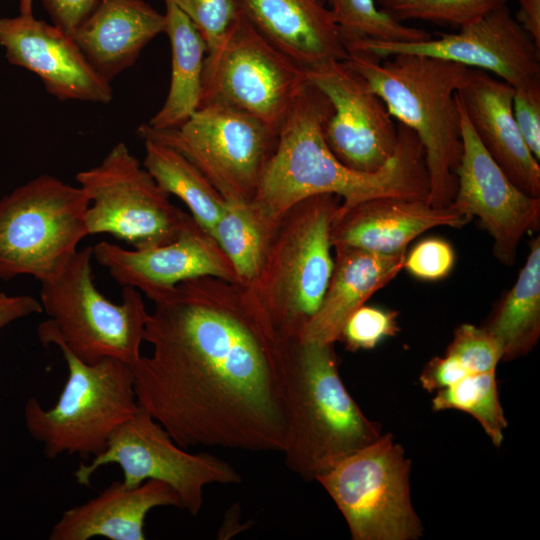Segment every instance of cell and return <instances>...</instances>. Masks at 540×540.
I'll list each match as a JSON object with an SVG mask.
<instances>
[{"label": "cell", "instance_id": "6da1fadb", "mask_svg": "<svg viewBox=\"0 0 540 540\" xmlns=\"http://www.w3.org/2000/svg\"><path fill=\"white\" fill-rule=\"evenodd\" d=\"M153 304L152 353L131 365L138 405L183 448L282 452L287 338L253 290L203 276Z\"/></svg>", "mask_w": 540, "mask_h": 540}, {"label": "cell", "instance_id": "7a4b0ae2", "mask_svg": "<svg viewBox=\"0 0 540 540\" xmlns=\"http://www.w3.org/2000/svg\"><path fill=\"white\" fill-rule=\"evenodd\" d=\"M332 107L310 83L302 88L278 136L276 150L251 204L273 226L299 201L334 194L341 208L381 198H428L429 180L423 147L416 134L398 123V146L376 172L344 165L330 150L323 125Z\"/></svg>", "mask_w": 540, "mask_h": 540}, {"label": "cell", "instance_id": "3957f363", "mask_svg": "<svg viewBox=\"0 0 540 540\" xmlns=\"http://www.w3.org/2000/svg\"><path fill=\"white\" fill-rule=\"evenodd\" d=\"M285 465L307 481L377 440L379 426L345 388L334 344L288 337L283 363Z\"/></svg>", "mask_w": 540, "mask_h": 540}, {"label": "cell", "instance_id": "277c9868", "mask_svg": "<svg viewBox=\"0 0 540 540\" xmlns=\"http://www.w3.org/2000/svg\"><path fill=\"white\" fill-rule=\"evenodd\" d=\"M345 63L367 81L391 116L418 137L429 180L427 202L450 206L462 154L456 92L467 67L422 55L379 59L363 52H350Z\"/></svg>", "mask_w": 540, "mask_h": 540}, {"label": "cell", "instance_id": "5b68a950", "mask_svg": "<svg viewBox=\"0 0 540 540\" xmlns=\"http://www.w3.org/2000/svg\"><path fill=\"white\" fill-rule=\"evenodd\" d=\"M93 247L76 253L40 281V302L49 317L37 333L44 346L62 345L85 363L116 358L130 365L141 357L149 316L142 294L123 287L120 303L98 291L91 266Z\"/></svg>", "mask_w": 540, "mask_h": 540}, {"label": "cell", "instance_id": "8992f818", "mask_svg": "<svg viewBox=\"0 0 540 540\" xmlns=\"http://www.w3.org/2000/svg\"><path fill=\"white\" fill-rule=\"evenodd\" d=\"M340 204L337 195L319 194L290 208L248 285L281 336L298 337L321 304L334 267L331 226Z\"/></svg>", "mask_w": 540, "mask_h": 540}, {"label": "cell", "instance_id": "52a82bcc", "mask_svg": "<svg viewBox=\"0 0 540 540\" xmlns=\"http://www.w3.org/2000/svg\"><path fill=\"white\" fill-rule=\"evenodd\" d=\"M57 347L67 364L66 382L49 409L35 397L26 401V429L42 445L47 458L62 454L95 457L139 407L131 365L116 358L89 364L66 347Z\"/></svg>", "mask_w": 540, "mask_h": 540}, {"label": "cell", "instance_id": "ba28073f", "mask_svg": "<svg viewBox=\"0 0 540 540\" xmlns=\"http://www.w3.org/2000/svg\"><path fill=\"white\" fill-rule=\"evenodd\" d=\"M89 198L80 187L42 174L0 200V279L59 270L88 236Z\"/></svg>", "mask_w": 540, "mask_h": 540}, {"label": "cell", "instance_id": "9c48e42d", "mask_svg": "<svg viewBox=\"0 0 540 540\" xmlns=\"http://www.w3.org/2000/svg\"><path fill=\"white\" fill-rule=\"evenodd\" d=\"M138 134L176 150L226 201L242 203L253 201L279 136L260 120L218 104L199 107L177 127L154 129L144 123Z\"/></svg>", "mask_w": 540, "mask_h": 540}, {"label": "cell", "instance_id": "30bf717a", "mask_svg": "<svg viewBox=\"0 0 540 540\" xmlns=\"http://www.w3.org/2000/svg\"><path fill=\"white\" fill-rule=\"evenodd\" d=\"M306 83L305 71L241 13L221 43L206 53L199 107L227 106L279 133Z\"/></svg>", "mask_w": 540, "mask_h": 540}, {"label": "cell", "instance_id": "8fae6325", "mask_svg": "<svg viewBox=\"0 0 540 540\" xmlns=\"http://www.w3.org/2000/svg\"><path fill=\"white\" fill-rule=\"evenodd\" d=\"M410 461L391 434L353 452L316 480L344 516L354 540L422 535L409 487Z\"/></svg>", "mask_w": 540, "mask_h": 540}, {"label": "cell", "instance_id": "7c38bea8", "mask_svg": "<svg viewBox=\"0 0 540 540\" xmlns=\"http://www.w3.org/2000/svg\"><path fill=\"white\" fill-rule=\"evenodd\" d=\"M75 177L90 200L85 214L88 235L106 233L132 249H148L174 241L193 220L170 201V194L124 142L99 165Z\"/></svg>", "mask_w": 540, "mask_h": 540}, {"label": "cell", "instance_id": "4fadbf2b", "mask_svg": "<svg viewBox=\"0 0 540 540\" xmlns=\"http://www.w3.org/2000/svg\"><path fill=\"white\" fill-rule=\"evenodd\" d=\"M110 464L121 468L122 482L128 488L147 480L168 484L179 495L182 509L192 516L202 508L205 486L242 481L240 473L225 460L206 452L190 453L179 446L140 406L111 434L100 454L78 466L73 473L75 481L89 487L95 472Z\"/></svg>", "mask_w": 540, "mask_h": 540}, {"label": "cell", "instance_id": "5bb4252c", "mask_svg": "<svg viewBox=\"0 0 540 540\" xmlns=\"http://www.w3.org/2000/svg\"><path fill=\"white\" fill-rule=\"evenodd\" d=\"M348 52H363L379 59L415 54L486 71L516 88L540 84V47L504 5L457 33L437 39L395 42L373 39L345 41Z\"/></svg>", "mask_w": 540, "mask_h": 540}, {"label": "cell", "instance_id": "9a60e30c", "mask_svg": "<svg viewBox=\"0 0 540 540\" xmlns=\"http://www.w3.org/2000/svg\"><path fill=\"white\" fill-rule=\"evenodd\" d=\"M305 73L331 104L323 136L333 154L356 171L381 169L398 146V127L383 100L345 61Z\"/></svg>", "mask_w": 540, "mask_h": 540}, {"label": "cell", "instance_id": "2e32d148", "mask_svg": "<svg viewBox=\"0 0 540 540\" xmlns=\"http://www.w3.org/2000/svg\"><path fill=\"white\" fill-rule=\"evenodd\" d=\"M457 102L462 154L450 206L471 219L477 217L493 239L495 257L513 265L521 239L539 226L540 197L528 195L509 179L484 148Z\"/></svg>", "mask_w": 540, "mask_h": 540}, {"label": "cell", "instance_id": "e0dca14e", "mask_svg": "<svg viewBox=\"0 0 540 540\" xmlns=\"http://www.w3.org/2000/svg\"><path fill=\"white\" fill-rule=\"evenodd\" d=\"M93 257L118 284L143 292L151 301L177 284L198 277L238 282L229 258L216 239L194 219L168 244L126 249L101 241L93 246Z\"/></svg>", "mask_w": 540, "mask_h": 540}, {"label": "cell", "instance_id": "ac0fdd59", "mask_svg": "<svg viewBox=\"0 0 540 540\" xmlns=\"http://www.w3.org/2000/svg\"><path fill=\"white\" fill-rule=\"evenodd\" d=\"M0 45L7 60L35 73L48 93L61 101L109 103L110 82L89 63L74 39L54 24L37 19L31 6L15 17H0Z\"/></svg>", "mask_w": 540, "mask_h": 540}, {"label": "cell", "instance_id": "d6986e66", "mask_svg": "<svg viewBox=\"0 0 540 540\" xmlns=\"http://www.w3.org/2000/svg\"><path fill=\"white\" fill-rule=\"evenodd\" d=\"M514 87L494 75L467 68L456 96L475 134L509 179L540 196V166L526 145L513 113Z\"/></svg>", "mask_w": 540, "mask_h": 540}, {"label": "cell", "instance_id": "ffe728a7", "mask_svg": "<svg viewBox=\"0 0 540 540\" xmlns=\"http://www.w3.org/2000/svg\"><path fill=\"white\" fill-rule=\"evenodd\" d=\"M471 218L451 206L426 200L381 197L349 208L339 206L331 226V244L392 254L435 227L461 228Z\"/></svg>", "mask_w": 540, "mask_h": 540}, {"label": "cell", "instance_id": "44dd1931", "mask_svg": "<svg viewBox=\"0 0 540 540\" xmlns=\"http://www.w3.org/2000/svg\"><path fill=\"white\" fill-rule=\"evenodd\" d=\"M242 15L305 72L349 57L326 0H235Z\"/></svg>", "mask_w": 540, "mask_h": 540}, {"label": "cell", "instance_id": "7402d4cb", "mask_svg": "<svg viewBox=\"0 0 540 540\" xmlns=\"http://www.w3.org/2000/svg\"><path fill=\"white\" fill-rule=\"evenodd\" d=\"M182 508L177 492L158 480H147L128 488L113 481L98 495L65 510L52 525L50 540H144V523L156 507Z\"/></svg>", "mask_w": 540, "mask_h": 540}, {"label": "cell", "instance_id": "603a6c76", "mask_svg": "<svg viewBox=\"0 0 540 540\" xmlns=\"http://www.w3.org/2000/svg\"><path fill=\"white\" fill-rule=\"evenodd\" d=\"M336 257L321 304L305 323L298 338L305 342L334 344L349 316L401 270L407 251L392 254L350 246H334Z\"/></svg>", "mask_w": 540, "mask_h": 540}, {"label": "cell", "instance_id": "cb8c5ba5", "mask_svg": "<svg viewBox=\"0 0 540 540\" xmlns=\"http://www.w3.org/2000/svg\"><path fill=\"white\" fill-rule=\"evenodd\" d=\"M165 23V15L144 0H101L73 39L93 68L110 82L164 33Z\"/></svg>", "mask_w": 540, "mask_h": 540}, {"label": "cell", "instance_id": "d4e9b609", "mask_svg": "<svg viewBox=\"0 0 540 540\" xmlns=\"http://www.w3.org/2000/svg\"><path fill=\"white\" fill-rule=\"evenodd\" d=\"M165 31L171 46V79L161 109L147 123L154 129L177 127L199 108L206 43L190 19L165 2Z\"/></svg>", "mask_w": 540, "mask_h": 540}, {"label": "cell", "instance_id": "484cf974", "mask_svg": "<svg viewBox=\"0 0 540 540\" xmlns=\"http://www.w3.org/2000/svg\"><path fill=\"white\" fill-rule=\"evenodd\" d=\"M484 328L510 361L529 353L540 336V237L529 244L526 261L512 288L498 301Z\"/></svg>", "mask_w": 540, "mask_h": 540}, {"label": "cell", "instance_id": "4316f807", "mask_svg": "<svg viewBox=\"0 0 540 540\" xmlns=\"http://www.w3.org/2000/svg\"><path fill=\"white\" fill-rule=\"evenodd\" d=\"M143 166L170 195L189 208L190 215L212 235L226 200L209 180L182 154L152 140H144Z\"/></svg>", "mask_w": 540, "mask_h": 540}, {"label": "cell", "instance_id": "83f0119b", "mask_svg": "<svg viewBox=\"0 0 540 540\" xmlns=\"http://www.w3.org/2000/svg\"><path fill=\"white\" fill-rule=\"evenodd\" d=\"M277 226L251 203L226 201L212 236L229 258L239 283L250 285L255 281Z\"/></svg>", "mask_w": 540, "mask_h": 540}, {"label": "cell", "instance_id": "f1b7e54d", "mask_svg": "<svg viewBox=\"0 0 540 540\" xmlns=\"http://www.w3.org/2000/svg\"><path fill=\"white\" fill-rule=\"evenodd\" d=\"M432 408L464 411L480 423L494 445L499 446L503 441L507 421L499 401L496 370L468 374L437 390Z\"/></svg>", "mask_w": 540, "mask_h": 540}, {"label": "cell", "instance_id": "f546056e", "mask_svg": "<svg viewBox=\"0 0 540 540\" xmlns=\"http://www.w3.org/2000/svg\"><path fill=\"white\" fill-rule=\"evenodd\" d=\"M345 41L373 39L419 42L431 38L425 30L409 27L377 7L375 0H326Z\"/></svg>", "mask_w": 540, "mask_h": 540}, {"label": "cell", "instance_id": "4dcf8cb0", "mask_svg": "<svg viewBox=\"0 0 540 540\" xmlns=\"http://www.w3.org/2000/svg\"><path fill=\"white\" fill-rule=\"evenodd\" d=\"M398 22L422 20L458 28L475 22L508 0H375Z\"/></svg>", "mask_w": 540, "mask_h": 540}, {"label": "cell", "instance_id": "1f68e13d", "mask_svg": "<svg viewBox=\"0 0 540 540\" xmlns=\"http://www.w3.org/2000/svg\"><path fill=\"white\" fill-rule=\"evenodd\" d=\"M178 7L203 37L207 52L216 48L238 21L235 0H164Z\"/></svg>", "mask_w": 540, "mask_h": 540}, {"label": "cell", "instance_id": "d6a6232c", "mask_svg": "<svg viewBox=\"0 0 540 540\" xmlns=\"http://www.w3.org/2000/svg\"><path fill=\"white\" fill-rule=\"evenodd\" d=\"M396 318L397 312L364 304L346 320L339 340L349 351L372 349L399 331Z\"/></svg>", "mask_w": 540, "mask_h": 540}, {"label": "cell", "instance_id": "836d02e7", "mask_svg": "<svg viewBox=\"0 0 540 540\" xmlns=\"http://www.w3.org/2000/svg\"><path fill=\"white\" fill-rule=\"evenodd\" d=\"M474 372L496 370L501 350L494 337L484 328L472 324L460 325L446 353Z\"/></svg>", "mask_w": 540, "mask_h": 540}, {"label": "cell", "instance_id": "e575fe53", "mask_svg": "<svg viewBox=\"0 0 540 540\" xmlns=\"http://www.w3.org/2000/svg\"><path fill=\"white\" fill-rule=\"evenodd\" d=\"M455 251L445 239L431 237L418 242L405 256L403 269L424 281L447 277L455 265Z\"/></svg>", "mask_w": 540, "mask_h": 540}, {"label": "cell", "instance_id": "d590c367", "mask_svg": "<svg viewBox=\"0 0 540 540\" xmlns=\"http://www.w3.org/2000/svg\"><path fill=\"white\" fill-rule=\"evenodd\" d=\"M515 89V88H514ZM513 113L520 133L535 158L540 159V84L516 88Z\"/></svg>", "mask_w": 540, "mask_h": 540}, {"label": "cell", "instance_id": "8d00e7d4", "mask_svg": "<svg viewBox=\"0 0 540 540\" xmlns=\"http://www.w3.org/2000/svg\"><path fill=\"white\" fill-rule=\"evenodd\" d=\"M31 1V0H27ZM53 24L72 37L101 0H42Z\"/></svg>", "mask_w": 540, "mask_h": 540}, {"label": "cell", "instance_id": "74e56055", "mask_svg": "<svg viewBox=\"0 0 540 540\" xmlns=\"http://www.w3.org/2000/svg\"><path fill=\"white\" fill-rule=\"evenodd\" d=\"M41 312V302L32 296H9L0 292V329L17 319Z\"/></svg>", "mask_w": 540, "mask_h": 540}, {"label": "cell", "instance_id": "f35d334b", "mask_svg": "<svg viewBox=\"0 0 540 540\" xmlns=\"http://www.w3.org/2000/svg\"><path fill=\"white\" fill-rule=\"evenodd\" d=\"M518 11L516 21L540 47V0H516Z\"/></svg>", "mask_w": 540, "mask_h": 540}]
</instances>
